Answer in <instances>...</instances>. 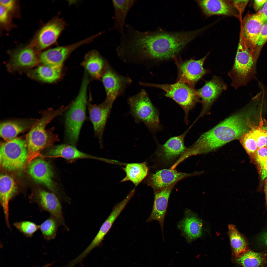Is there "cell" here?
Instances as JSON below:
<instances>
[{
	"label": "cell",
	"mask_w": 267,
	"mask_h": 267,
	"mask_svg": "<svg viewBox=\"0 0 267 267\" xmlns=\"http://www.w3.org/2000/svg\"><path fill=\"white\" fill-rule=\"evenodd\" d=\"M198 31L177 32L162 30L142 32L127 24L118 46L119 54L127 63L173 58L194 38Z\"/></svg>",
	"instance_id": "6da1fadb"
},
{
	"label": "cell",
	"mask_w": 267,
	"mask_h": 267,
	"mask_svg": "<svg viewBox=\"0 0 267 267\" xmlns=\"http://www.w3.org/2000/svg\"><path fill=\"white\" fill-rule=\"evenodd\" d=\"M247 129L244 116L240 114L225 119L202 134L184 152L186 158L215 150L228 142L242 137Z\"/></svg>",
	"instance_id": "7a4b0ae2"
},
{
	"label": "cell",
	"mask_w": 267,
	"mask_h": 267,
	"mask_svg": "<svg viewBox=\"0 0 267 267\" xmlns=\"http://www.w3.org/2000/svg\"><path fill=\"white\" fill-rule=\"evenodd\" d=\"M69 107L68 105L56 110L48 109L43 113L41 118L34 123L26 136L28 151L27 164L39 156L44 148L59 141L57 135L53 133L54 129L47 130L45 127L53 119L61 115Z\"/></svg>",
	"instance_id": "3957f363"
},
{
	"label": "cell",
	"mask_w": 267,
	"mask_h": 267,
	"mask_svg": "<svg viewBox=\"0 0 267 267\" xmlns=\"http://www.w3.org/2000/svg\"><path fill=\"white\" fill-rule=\"evenodd\" d=\"M89 79L84 75L77 96L72 103L66 115V132L68 142L75 146L78 140L80 131L86 117L87 104V92Z\"/></svg>",
	"instance_id": "277c9868"
},
{
	"label": "cell",
	"mask_w": 267,
	"mask_h": 267,
	"mask_svg": "<svg viewBox=\"0 0 267 267\" xmlns=\"http://www.w3.org/2000/svg\"><path fill=\"white\" fill-rule=\"evenodd\" d=\"M256 62L253 52L240 36L234 62L228 74L231 86L237 89L255 78Z\"/></svg>",
	"instance_id": "5b68a950"
},
{
	"label": "cell",
	"mask_w": 267,
	"mask_h": 267,
	"mask_svg": "<svg viewBox=\"0 0 267 267\" xmlns=\"http://www.w3.org/2000/svg\"><path fill=\"white\" fill-rule=\"evenodd\" d=\"M128 101L130 113L136 123H143L153 133L162 129L158 111L144 90L129 97Z\"/></svg>",
	"instance_id": "8992f818"
},
{
	"label": "cell",
	"mask_w": 267,
	"mask_h": 267,
	"mask_svg": "<svg viewBox=\"0 0 267 267\" xmlns=\"http://www.w3.org/2000/svg\"><path fill=\"white\" fill-rule=\"evenodd\" d=\"M140 85L153 87L161 89L165 92V95L174 101L182 108L185 113L184 121L188 123L189 111L194 107L200 98L197 90L187 84L179 81L172 84H158L140 82Z\"/></svg>",
	"instance_id": "52a82bcc"
},
{
	"label": "cell",
	"mask_w": 267,
	"mask_h": 267,
	"mask_svg": "<svg viewBox=\"0 0 267 267\" xmlns=\"http://www.w3.org/2000/svg\"><path fill=\"white\" fill-rule=\"evenodd\" d=\"M28 154L26 140L17 137L2 143L0 147V166L9 171L22 170L27 163Z\"/></svg>",
	"instance_id": "ba28073f"
},
{
	"label": "cell",
	"mask_w": 267,
	"mask_h": 267,
	"mask_svg": "<svg viewBox=\"0 0 267 267\" xmlns=\"http://www.w3.org/2000/svg\"><path fill=\"white\" fill-rule=\"evenodd\" d=\"M209 54L198 60L192 59L183 61L178 59L176 56L173 59L178 70L177 81L186 83L194 88L196 84L204 75L209 72L203 67L204 63Z\"/></svg>",
	"instance_id": "9c48e42d"
},
{
	"label": "cell",
	"mask_w": 267,
	"mask_h": 267,
	"mask_svg": "<svg viewBox=\"0 0 267 267\" xmlns=\"http://www.w3.org/2000/svg\"><path fill=\"white\" fill-rule=\"evenodd\" d=\"M106 92V99L114 102L125 92L132 81L128 77L121 75L113 69L109 64L107 65L101 77Z\"/></svg>",
	"instance_id": "30bf717a"
},
{
	"label": "cell",
	"mask_w": 267,
	"mask_h": 267,
	"mask_svg": "<svg viewBox=\"0 0 267 267\" xmlns=\"http://www.w3.org/2000/svg\"><path fill=\"white\" fill-rule=\"evenodd\" d=\"M94 39V37L92 36L74 44L47 50L41 54L40 61L44 65L62 67L65 59L73 51L82 45L90 43Z\"/></svg>",
	"instance_id": "8fae6325"
},
{
	"label": "cell",
	"mask_w": 267,
	"mask_h": 267,
	"mask_svg": "<svg viewBox=\"0 0 267 267\" xmlns=\"http://www.w3.org/2000/svg\"><path fill=\"white\" fill-rule=\"evenodd\" d=\"M113 103L106 99L103 103L98 105L87 103L89 118L93 126L95 135L101 144L102 143L106 123Z\"/></svg>",
	"instance_id": "7c38bea8"
},
{
	"label": "cell",
	"mask_w": 267,
	"mask_h": 267,
	"mask_svg": "<svg viewBox=\"0 0 267 267\" xmlns=\"http://www.w3.org/2000/svg\"><path fill=\"white\" fill-rule=\"evenodd\" d=\"M33 202L42 210L49 212L50 216L56 220L60 225L64 226L67 230H69L65 222L61 202L54 193L40 190Z\"/></svg>",
	"instance_id": "4fadbf2b"
},
{
	"label": "cell",
	"mask_w": 267,
	"mask_h": 267,
	"mask_svg": "<svg viewBox=\"0 0 267 267\" xmlns=\"http://www.w3.org/2000/svg\"><path fill=\"white\" fill-rule=\"evenodd\" d=\"M265 23L258 12L247 15L243 20L240 36L254 53L257 38Z\"/></svg>",
	"instance_id": "5bb4252c"
},
{
	"label": "cell",
	"mask_w": 267,
	"mask_h": 267,
	"mask_svg": "<svg viewBox=\"0 0 267 267\" xmlns=\"http://www.w3.org/2000/svg\"><path fill=\"white\" fill-rule=\"evenodd\" d=\"M66 24L62 18L57 17L44 26L40 31L36 39L38 48L42 49L55 43Z\"/></svg>",
	"instance_id": "9a60e30c"
},
{
	"label": "cell",
	"mask_w": 267,
	"mask_h": 267,
	"mask_svg": "<svg viewBox=\"0 0 267 267\" xmlns=\"http://www.w3.org/2000/svg\"><path fill=\"white\" fill-rule=\"evenodd\" d=\"M28 173L36 182L44 184L51 190L56 192L52 180L53 172L50 165L41 159H35L28 164Z\"/></svg>",
	"instance_id": "2e32d148"
},
{
	"label": "cell",
	"mask_w": 267,
	"mask_h": 267,
	"mask_svg": "<svg viewBox=\"0 0 267 267\" xmlns=\"http://www.w3.org/2000/svg\"><path fill=\"white\" fill-rule=\"evenodd\" d=\"M192 174L179 172L174 169H163L151 175L148 184L155 191L176 184L180 180Z\"/></svg>",
	"instance_id": "e0dca14e"
},
{
	"label": "cell",
	"mask_w": 267,
	"mask_h": 267,
	"mask_svg": "<svg viewBox=\"0 0 267 267\" xmlns=\"http://www.w3.org/2000/svg\"><path fill=\"white\" fill-rule=\"evenodd\" d=\"M176 184L161 190L155 191L154 201L152 211L146 221L149 222L157 221L161 226L163 234V226L169 197Z\"/></svg>",
	"instance_id": "ac0fdd59"
},
{
	"label": "cell",
	"mask_w": 267,
	"mask_h": 267,
	"mask_svg": "<svg viewBox=\"0 0 267 267\" xmlns=\"http://www.w3.org/2000/svg\"><path fill=\"white\" fill-rule=\"evenodd\" d=\"M189 129L180 135L170 137L163 144H158L157 155L166 161H170L181 155L187 148L184 139Z\"/></svg>",
	"instance_id": "d6986e66"
},
{
	"label": "cell",
	"mask_w": 267,
	"mask_h": 267,
	"mask_svg": "<svg viewBox=\"0 0 267 267\" xmlns=\"http://www.w3.org/2000/svg\"><path fill=\"white\" fill-rule=\"evenodd\" d=\"M131 192L124 200L113 208L110 214L100 227V229L92 242L87 247L91 251L101 243L111 227L113 222L124 209L133 196Z\"/></svg>",
	"instance_id": "ffe728a7"
},
{
	"label": "cell",
	"mask_w": 267,
	"mask_h": 267,
	"mask_svg": "<svg viewBox=\"0 0 267 267\" xmlns=\"http://www.w3.org/2000/svg\"><path fill=\"white\" fill-rule=\"evenodd\" d=\"M184 216L178 223V227L187 242L190 243L201 236L202 222L195 214L190 211H186Z\"/></svg>",
	"instance_id": "44dd1931"
},
{
	"label": "cell",
	"mask_w": 267,
	"mask_h": 267,
	"mask_svg": "<svg viewBox=\"0 0 267 267\" xmlns=\"http://www.w3.org/2000/svg\"><path fill=\"white\" fill-rule=\"evenodd\" d=\"M16 191V184L12 177L7 174H1L0 177V202L6 226L11 230L9 216V203Z\"/></svg>",
	"instance_id": "7402d4cb"
},
{
	"label": "cell",
	"mask_w": 267,
	"mask_h": 267,
	"mask_svg": "<svg viewBox=\"0 0 267 267\" xmlns=\"http://www.w3.org/2000/svg\"><path fill=\"white\" fill-rule=\"evenodd\" d=\"M227 88L226 85L222 80L216 76L206 81L202 88L197 89L199 96L201 99L203 108L206 109L210 106Z\"/></svg>",
	"instance_id": "603a6c76"
},
{
	"label": "cell",
	"mask_w": 267,
	"mask_h": 267,
	"mask_svg": "<svg viewBox=\"0 0 267 267\" xmlns=\"http://www.w3.org/2000/svg\"><path fill=\"white\" fill-rule=\"evenodd\" d=\"M114 11V23L110 30H115L121 35L124 32L127 14L136 0H112Z\"/></svg>",
	"instance_id": "cb8c5ba5"
},
{
	"label": "cell",
	"mask_w": 267,
	"mask_h": 267,
	"mask_svg": "<svg viewBox=\"0 0 267 267\" xmlns=\"http://www.w3.org/2000/svg\"><path fill=\"white\" fill-rule=\"evenodd\" d=\"M36 121L17 120L2 122L0 124V136L6 141L11 140L20 133L32 127Z\"/></svg>",
	"instance_id": "d4e9b609"
},
{
	"label": "cell",
	"mask_w": 267,
	"mask_h": 267,
	"mask_svg": "<svg viewBox=\"0 0 267 267\" xmlns=\"http://www.w3.org/2000/svg\"><path fill=\"white\" fill-rule=\"evenodd\" d=\"M197 2L206 15H234L235 14L229 1L218 0H198Z\"/></svg>",
	"instance_id": "484cf974"
},
{
	"label": "cell",
	"mask_w": 267,
	"mask_h": 267,
	"mask_svg": "<svg viewBox=\"0 0 267 267\" xmlns=\"http://www.w3.org/2000/svg\"><path fill=\"white\" fill-rule=\"evenodd\" d=\"M108 63L98 52L93 50L86 56L83 64L92 76L96 79H100Z\"/></svg>",
	"instance_id": "4316f807"
},
{
	"label": "cell",
	"mask_w": 267,
	"mask_h": 267,
	"mask_svg": "<svg viewBox=\"0 0 267 267\" xmlns=\"http://www.w3.org/2000/svg\"><path fill=\"white\" fill-rule=\"evenodd\" d=\"M48 155L49 157H61L67 160L80 158L100 159L81 152L73 146L66 144L53 146L49 150Z\"/></svg>",
	"instance_id": "83f0119b"
},
{
	"label": "cell",
	"mask_w": 267,
	"mask_h": 267,
	"mask_svg": "<svg viewBox=\"0 0 267 267\" xmlns=\"http://www.w3.org/2000/svg\"><path fill=\"white\" fill-rule=\"evenodd\" d=\"M12 65L15 67H29L35 65L38 59L34 49L31 47L20 48L15 51L12 56Z\"/></svg>",
	"instance_id": "f1b7e54d"
},
{
	"label": "cell",
	"mask_w": 267,
	"mask_h": 267,
	"mask_svg": "<svg viewBox=\"0 0 267 267\" xmlns=\"http://www.w3.org/2000/svg\"><path fill=\"white\" fill-rule=\"evenodd\" d=\"M126 176L122 181L130 180L137 185L147 176L148 168L146 162L127 164L124 168Z\"/></svg>",
	"instance_id": "f546056e"
},
{
	"label": "cell",
	"mask_w": 267,
	"mask_h": 267,
	"mask_svg": "<svg viewBox=\"0 0 267 267\" xmlns=\"http://www.w3.org/2000/svg\"><path fill=\"white\" fill-rule=\"evenodd\" d=\"M62 67H54L43 65L39 66L34 71L33 75L38 79L47 83H52L60 77Z\"/></svg>",
	"instance_id": "4dcf8cb0"
},
{
	"label": "cell",
	"mask_w": 267,
	"mask_h": 267,
	"mask_svg": "<svg viewBox=\"0 0 267 267\" xmlns=\"http://www.w3.org/2000/svg\"><path fill=\"white\" fill-rule=\"evenodd\" d=\"M228 234L230 243L235 256L238 257L245 252L247 247V243L234 225H228Z\"/></svg>",
	"instance_id": "1f68e13d"
},
{
	"label": "cell",
	"mask_w": 267,
	"mask_h": 267,
	"mask_svg": "<svg viewBox=\"0 0 267 267\" xmlns=\"http://www.w3.org/2000/svg\"><path fill=\"white\" fill-rule=\"evenodd\" d=\"M60 225L56 220L50 216L40 225V228L43 238L49 241L54 239Z\"/></svg>",
	"instance_id": "d6a6232c"
},
{
	"label": "cell",
	"mask_w": 267,
	"mask_h": 267,
	"mask_svg": "<svg viewBox=\"0 0 267 267\" xmlns=\"http://www.w3.org/2000/svg\"><path fill=\"white\" fill-rule=\"evenodd\" d=\"M264 260L261 253L249 251L241 255L237 261L243 267H258Z\"/></svg>",
	"instance_id": "836d02e7"
},
{
	"label": "cell",
	"mask_w": 267,
	"mask_h": 267,
	"mask_svg": "<svg viewBox=\"0 0 267 267\" xmlns=\"http://www.w3.org/2000/svg\"><path fill=\"white\" fill-rule=\"evenodd\" d=\"M13 225L21 233L28 238H31L40 228V225L28 221L16 222L13 223Z\"/></svg>",
	"instance_id": "e575fe53"
},
{
	"label": "cell",
	"mask_w": 267,
	"mask_h": 267,
	"mask_svg": "<svg viewBox=\"0 0 267 267\" xmlns=\"http://www.w3.org/2000/svg\"><path fill=\"white\" fill-rule=\"evenodd\" d=\"M240 141L247 154L252 158H254L258 147L251 131L243 135Z\"/></svg>",
	"instance_id": "d590c367"
},
{
	"label": "cell",
	"mask_w": 267,
	"mask_h": 267,
	"mask_svg": "<svg viewBox=\"0 0 267 267\" xmlns=\"http://www.w3.org/2000/svg\"><path fill=\"white\" fill-rule=\"evenodd\" d=\"M251 131L256 141L258 148L263 147L267 148V129L264 128L263 121L261 119L259 125Z\"/></svg>",
	"instance_id": "8d00e7d4"
},
{
	"label": "cell",
	"mask_w": 267,
	"mask_h": 267,
	"mask_svg": "<svg viewBox=\"0 0 267 267\" xmlns=\"http://www.w3.org/2000/svg\"><path fill=\"white\" fill-rule=\"evenodd\" d=\"M267 41V22L263 26L260 33L258 36L256 44V46L261 47Z\"/></svg>",
	"instance_id": "74e56055"
},
{
	"label": "cell",
	"mask_w": 267,
	"mask_h": 267,
	"mask_svg": "<svg viewBox=\"0 0 267 267\" xmlns=\"http://www.w3.org/2000/svg\"><path fill=\"white\" fill-rule=\"evenodd\" d=\"M0 21L2 25L6 26L11 22L9 13L3 6L0 5Z\"/></svg>",
	"instance_id": "f35d334b"
},
{
	"label": "cell",
	"mask_w": 267,
	"mask_h": 267,
	"mask_svg": "<svg viewBox=\"0 0 267 267\" xmlns=\"http://www.w3.org/2000/svg\"><path fill=\"white\" fill-rule=\"evenodd\" d=\"M254 158L258 164L267 159V148L263 147L258 148Z\"/></svg>",
	"instance_id": "ab89813d"
},
{
	"label": "cell",
	"mask_w": 267,
	"mask_h": 267,
	"mask_svg": "<svg viewBox=\"0 0 267 267\" xmlns=\"http://www.w3.org/2000/svg\"><path fill=\"white\" fill-rule=\"evenodd\" d=\"M0 5L5 8L9 13H13L17 10V3L16 0H0Z\"/></svg>",
	"instance_id": "60d3db41"
},
{
	"label": "cell",
	"mask_w": 267,
	"mask_h": 267,
	"mask_svg": "<svg viewBox=\"0 0 267 267\" xmlns=\"http://www.w3.org/2000/svg\"><path fill=\"white\" fill-rule=\"evenodd\" d=\"M230 2L231 4L240 14L244 11L248 0H233Z\"/></svg>",
	"instance_id": "b9f144b4"
},
{
	"label": "cell",
	"mask_w": 267,
	"mask_h": 267,
	"mask_svg": "<svg viewBox=\"0 0 267 267\" xmlns=\"http://www.w3.org/2000/svg\"><path fill=\"white\" fill-rule=\"evenodd\" d=\"M262 180L267 178V159L258 164Z\"/></svg>",
	"instance_id": "7bdbcfd3"
},
{
	"label": "cell",
	"mask_w": 267,
	"mask_h": 267,
	"mask_svg": "<svg viewBox=\"0 0 267 267\" xmlns=\"http://www.w3.org/2000/svg\"><path fill=\"white\" fill-rule=\"evenodd\" d=\"M263 18L265 23L267 22V0L265 3L262 8L258 12Z\"/></svg>",
	"instance_id": "ee69618b"
},
{
	"label": "cell",
	"mask_w": 267,
	"mask_h": 267,
	"mask_svg": "<svg viewBox=\"0 0 267 267\" xmlns=\"http://www.w3.org/2000/svg\"><path fill=\"white\" fill-rule=\"evenodd\" d=\"M267 0H255L254 1V8L256 10H260L263 6Z\"/></svg>",
	"instance_id": "f6af8a7d"
},
{
	"label": "cell",
	"mask_w": 267,
	"mask_h": 267,
	"mask_svg": "<svg viewBox=\"0 0 267 267\" xmlns=\"http://www.w3.org/2000/svg\"><path fill=\"white\" fill-rule=\"evenodd\" d=\"M261 241L267 246V232L263 234L260 237Z\"/></svg>",
	"instance_id": "bcb514c9"
},
{
	"label": "cell",
	"mask_w": 267,
	"mask_h": 267,
	"mask_svg": "<svg viewBox=\"0 0 267 267\" xmlns=\"http://www.w3.org/2000/svg\"><path fill=\"white\" fill-rule=\"evenodd\" d=\"M264 191L265 194L266 204L267 208V178L266 179L265 182Z\"/></svg>",
	"instance_id": "7dc6e473"
},
{
	"label": "cell",
	"mask_w": 267,
	"mask_h": 267,
	"mask_svg": "<svg viewBox=\"0 0 267 267\" xmlns=\"http://www.w3.org/2000/svg\"><path fill=\"white\" fill-rule=\"evenodd\" d=\"M52 263H50L48 264H47L44 265L41 267H49L50 266H51L52 265Z\"/></svg>",
	"instance_id": "c3c4849f"
},
{
	"label": "cell",
	"mask_w": 267,
	"mask_h": 267,
	"mask_svg": "<svg viewBox=\"0 0 267 267\" xmlns=\"http://www.w3.org/2000/svg\"></svg>",
	"instance_id": "681fc988"
}]
</instances>
